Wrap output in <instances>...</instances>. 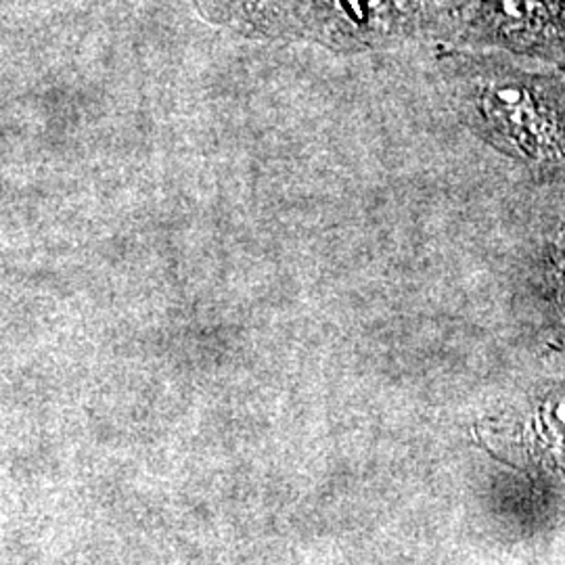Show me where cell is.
I'll return each mask as SVG.
<instances>
[{"mask_svg":"<svg viewBox=\"0 0 565 565\" xmlns=\"http://www.w3.org/2000/svg\"><path fill=\"white\" fill-rule=\"evenodd\" d=\"M476 120L530 162L565 166V124L545 95L522 82H486L469 95Z\"/></svg>","mask_w":565,"mask_h":565,"instance_id":"6da1fadb","label":"cell"},{"mask_svg":"<svg viewBox=\"0 0 565 565\" xmlns=\"http://www.w3.org/2000/svg\"><path fill=\"white\" fill-rule=\"evenodd\" d=\"M482 25L492 39L511 46H545L562 34L559 0H488Z\"/></svg>","mask_w":565,"mask_h":565,"instance_id":"7a4b0ae2","label":"cell"},{"mask_svg":"<svg viewBox=\"0 0 565 565\" xmlns=\"http://www.w3.org/2000/svg\"><path fill=\"white\" fill-rule=\"evenodd\" d=\"M203 18L249 39L300 34L298 0H195Z\"/></svg>","mask_w":565,"mask_h":565,"instance_id":"3957f363","label":"cell"},{"mask_svg":"<svg viewBox=\"0 0 565 565\" xmlns=\"http://www.w3.org/2000/svg\"><path fill=\"white\" fill-rule=\"evenodd\" d=\"M551 273H553V279H555L557 294H559L562 302L565 303V231L559 233L557 242L553 245V254H551Z\"/></svg>","mask_w":565,"mask_h":565,"instance_id":"277c9868","label":"cell"}]
</instances>
